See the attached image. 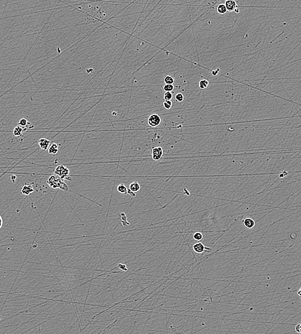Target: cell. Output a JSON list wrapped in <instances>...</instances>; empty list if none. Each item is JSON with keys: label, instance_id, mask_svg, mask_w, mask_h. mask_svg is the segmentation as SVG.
Here are the masks:
<instances>
[{"label": "cell", "instance_id": "cell-1", "mask_svg": "<svg viewBox=\"0 0 301 334\" xmlns=\"http://www.w3.org/2000/svg\"><path fill=\"white\" fill-rule=\"evenodd\" d=\"M63 182L64 181L62 179L55 174L51 176L47 181L48 185L52 187L53 188H60Z\"/></svg>", "mask_w": 301, "mask_h": 334}, {"label": "cell", "instance_id": "cell-2", "mask_svg": "<svg viewBox=\"0 0 301 334\" xmlns=\"http://www.w3.org/2000/svg\"><path fill=\"white\" fill-rule=\"evenodd\" d=\"M70 170L67 167L63 165H60L56 167L54 174L59 176L62 180H64V179L68 178L69 175H70Z\"/></svg>", "mask_w": 301, "mask_h": 334}, {"label": "cell", "instance_id": "cell-3", "mask_svg": "<svg viewBox=\"0 0 301 334\" xmlns=\"http://www.w3.org/2000/svg\"><path fill=\"white\" fill-rule=\"evenodd\" d=\"M162 123L161 118L157 114H152L148 118V124L152 127H157Z\"/></svg>", "mask_w": 301, "mask_h": 334}, {"label": "cell", "instance_id": "cell-4", "mask_svg": "<svg viewBox=\"0 0 301 334\" xmlns=\"http://www.w3.org/2000/svg\"><path fill=\"white\" fill-rule=\"evenodd\" d=\"M164 151L161 146H157L152 149V159L154 161H159L163 156Z\"/></svg>", "mask_w": 301, "mask_h": 334}, {"label": "cell", "instance_id": "cell-5", "mask_svg": "<svg viewBox=\"0 0 301 334\" xmlns=\"http://www.w3.org/2000/svg\"><path fill=\"white\" fill-rule=\"evenodd\" d=\"M194 251L197 253H202V252H207L211 251V248L206 247L204 244L201 242H198L195 244L193 246Z\"/></svg>", "mask_w": 301, "mask_h": 334}, {"label": "cell", "instance_id": "cell-6", "mask_svg": "<svg viewBox=\"0 0 301 334\" xmlns=\"http://www.w3.org/2000/svg\"><path fill=\"white\" fill-rule=\"evenodd\" d=\"M38 143L40 149H43V150H47L49 149L51 145V141L46 139V138H40L39 140Z\"/></svg>", "mask_w": 301, "mask_h": 334}, {"label": "cell", "instance_id": "cell-7", "mask_svg": "<svg viewBox=\"0 0 301 334\" xmlns=\"http://www.w3.org/2000/svg\"><path fill=\"white\" fill-rule=\"evenodd\" d=\"M225 5L228 12H233L238 9L237 3L234 0H227L225 2Z\"/></svg>", "mask_w": 301, "mask_h": 334}, {"label": "cell", "instance_id": "cell-8", "mask_svg": "<svg viewBox=\"0 0 301 334\" xmlns=\"http://www.w3.org/2000/svg\"><path fill=\"white\" fill-rule=\"evenodd\" d=\"M243 223L245 227L248 228V229H252V228L254 227L255 225V222L254 220L249 217H247L244 219L243 221Z\"/></svg>", "mask_w": 301, "mask_h": 334}, {"label": "cell", "instance_id": "cell-9", "mask_svg": "<svg viewBox=\"0 0 301 334\" xmlns=\"http://www.w3.org/2000/svg\"><path fill=\"white\" fill-rule=\"evenodd\" d=\"M34 191V189L30 185H24L21 189V193L24 195H30Z\"/></svg>", "mask_w": 301, "mask_h": 334}, {"label": "cell", "instance_id": "cell-10", "mask_svg": "<svg viewBox=\"0 0 301 334\" xmlns=\"http://www.w3.org/2000/svg\"><path fill=\"white\" fill-rule=\"evenodd\" d=\"M59 144H57V143H52L50 148L48 150V153L50 154H51L53 156H55L59 152Z\"/></svg>", "mask_w": 301, "mask_h": 334}, {"label": "cell", "instance_id": "cell-11", "mask_svg": "<svg viewBox=\"0 0 301 334\" xmlns=\"http://www.w3.org/2000/svg\"><path fill=\"white\" fill-rule=\"evenodd\" d=\"M130 190L134 193H137L140 190V185L137 181H134L130 185Z\"/></svg>", "mask_w": 301, "mask_h": 334}, {"label": "cell", "instance_id": "cell-12", "mask_svg": "<svg viewBox=\"0 0 301 334\" xmlns=\"http://www.w3.org/2000/svg\"><path fill=\"white\" fill-rule=\"evenodd\" d=\"M217 11L218 14L222 15L227 13V9L225 5V4H219L217 7Z\"/></svg>", "mask_w": 301, "mask_h": 334}, {"label": "cell", "instance_id": "cell-13", "mask_svg": "<svg viewBox=\"0 0 301 334\" xmlns=\"http://www.w3.org/2000/svg\"><path fill=\"white\" fill-rule=\"evenodd\" d=\"M23 128L21 127V126H16V127L14 129V131H13V133H14V135L15 136H21L22 135V134L23 132Z\"/></svg>", "mask_w": 301, "mask_h": 334}, {"label": "cell", "instance_id": "cell-14", "mask_svg": "<svg viewBox=\"0 0 301 334\" xmlns=\"http://www.w3.org/2000/svg\"><path fill=\"white\" fill-rule=\"evenodd\" d=\"M117 190L120 193L122 194H127L128 192V189L123 183H121V184L117 186Z\"/></svg>", "mask_w": 301, "mask_h": 334}, {"label": "cell", "instance_id": "cell-15", "mask_svg": "<svg viewBox=\"0 0 301 334\" xmlns=\"http://www.w3.org/2000/svg\"><path fill=\"white\" fill-rule=\"evenodd\" d=\"M208 85H209V81L206 79L201 80L200 82H199V88H200L201 89H206L207 87H208Z\"/></svg>", "mask_w": 301, "mask_h": 334}, {"label": "cell", "instance_id": "cell-16", "mask_svg": "<svg viewBox=\"0 0 301 334\" xmlns=\"http://www.w3.org/2000/svg\"><path fill=\"white\" fill-rule=\"evenodd\" d=\"M164 81L165 84L173 85V83L175 82V80L173 79V77H172V76H170V75L166 76L164 77Z\"/></svg>", "mask_w": 301, "mask_h": 334}, {"label": "cell", "instance_id": "cell-17", "mask_svg": "<svg viewBox=\"0 0 301 334\" xmlns=\"http://www.w3.org/2000/svg\"><path fill=\"white\" fill-rule=\"evenodd\" d=\"M28 124H30V123L28 121V120L25 118H21V119L19 120V123H18V125H19V126H21V127L23 128V127H26L27 125H28Z\"/></svg>", "mask_w": 301, "mask_h": 334}, {"label": "cell", "instance_id": "cell-18", "mask_svg": "<svg viewBox=\"0 0 301 334\" xmlns=\"http://www.w3.org/2000/svg\"><path fill=\"white\" fill-rule=\"evenodd\" d=\"M163 90L165 92H171V93H172L174 90L173 85L165 84L163 86Z\"/></svg>", "mask_w": 301, "mask_h": 334}, {"label": "cell", "instance_id": "cell-19", "mask_svg": "<svg viewBox=\"0 0 301 334\" xmlns=\"http://www.w3.org/2000/svg\"><path fill=\"white\" fill-rule=\"evenodd\" d=\"M203 235L200 232H195L193 235V238L197 241H200L203 239Z\"/></svg>", "mask_w": 301, "mask_h": 334}, {"label": "cell", "instance_id": "cell-20", "mask_svg": "<svg viewBox=\"0 0 301 334\" xmlns=\"http://www.w3.org/2000/svg\"><path fill=\"white\" fill-rule=\"evenodd\" d=\"M164 99L165 101H172L173 99V94L171 92H165L164 94Z\"/></svg>", "mask_w": 301, "mask_h": 334}, {"label": "cell", "instance_id": "cell-21", "mask_svg": "<svg viewBox=\"0 0 301 334\" xmlns=\"http://www.w3.org/2000/svg\"><path fill=\"white\" fill-rule=\"evenodd\" d=\"M175 98V100L177 102H183L184 100V95H183L182 93H177Z\"/></svg>", "mask_w": 301, "mask_h": 334}, {"label": "cell", "instance_id": "cell-22", "mask_svg": "<svg viewBox=\"0 0 301 334\" xmlns=\"http://www.w3.org/2000/svg\"><path fill=\"white\" fill-rule=\"evenodd\" d=\"M163 105L166 109H170L172 107V101H165L163 103Z\"/></svg>", "mask_w": 301, "mask_h": 334}, {"label": "cell", "instance_id": "cell-23", "mask_svg": "<svg viewBox=\"0 0 301 334\" xmlns=\"http://www.w3.org/2000/svg\"><path fill=\"white\" fill-rule=\"evenodd\" d=\"M117 267H118L121 270L123 271H128V268L127 267V266H126L125 264H123V263H119L118 265H117Z\"/></svg>", "mask_w": 301, "mask_h": 334}, {"label": "cell", "instance_id": "cell-24", "mask_svg": "<svg viewBox=\"0 0 301 334\" xmlns=\"http://www.w3.org/2000/svg\"><path fill=\"white\" fill-rule=\"evenodd\" d=\"M60 189L62 190H64V191H68V189H69V188H68V186L66 184V183H65L64 182H63L62 185L60 186Z\"/></svg>", "mask_w": 301, "mask_h": 334}, {"label": "cell", "instance_id": "cell-25", "mask_svg": "<svg viewBox=\"0 0 301 334\" xmlns=\"http://www.w3.org/2000/svg\"><path fill=\"white\" fill-rule=\"evenodd\" d=\"M295 331L296 332H297L299 333H301V323L296 325Z\"/></svg>", "mask_w": 301, "mask_h": 334}, {"label": "cell", "instance_id": "cell-26", "mask_svg": "<svg viewBox=\"0 0 301 334\" xmlns=\"http://www.w3.org/2000/svg\"><path fill=\"white\" fill-rule=\"evenodd\" d=\"M127 194H128L129 195H131V197H136V193L133 192V191H131V190H130V189H129V190H128V192H127Z\"/></svg>", "mask_w": 301, "mask_h": 334}, {"label": "cell", "instance_id": "cell-27", "mask_svg": "<svg viewBox=\"0 0 301 334\" xmlns=\"http://www.w3.org/2000/svg\"><path fill=\"white\" fill-rule=\"evenodd\" d=\"M0 222H1V224H0V227H1L3 226V219L1 217H0Z\"/></svg>", "mask_w": 301, "mask_h": 334}, {"label": "cell", "instance_id": "cell-28", "mask_svg": "<svg viewBox=\"0 0 301 334\" xmlns=\"http://www.w3.org/2000/svg\"><path fill=\"white\" fill-rule=\"evenodd\" d=\"M297 294H298V295H299V296H300V298H301V288H300V290H299V291H298V293H297Z\"/></svg>", "mask_w": 301, "mask_h": 334}, {"label": "cell", "instance_id": "cell-29", "mask_svg": "<svg viewBox=\"0 0 301 334\" xmlns=\"http://www.w3.org/2000/svg\"><path fill=\"white\" fill-rule=\"evenodd\" d=\"M234 12H236V13H239V11L238 8V9H236Z\"/></svg>", "mask_w": 301, "mask_h": 334}]
</instances>
